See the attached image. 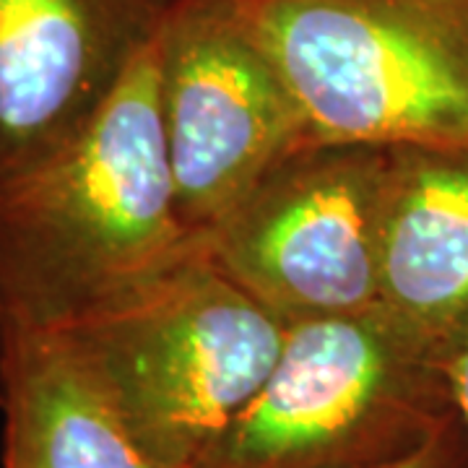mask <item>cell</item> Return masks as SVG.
Here are the masks:
<instances>
[{"label": "cell", "instance_id": "8fae6325", "mask_svg": "<svg viewBox=\"0 0 468 468\" xmlns=\"http://www.w3.org/2000/svg\"><path fill=\"white\" fill-rule=\"evenodd\" d=\"M448 380L452 388V401H455V411L461 417V424L468 435V335L452 349L448 356Z\"/></svg>", "mask_w": 468, "mask_h": 468}, {"label": "cell", "instance_id": "277c9868", "mask_svg": "<svg viewBox=\"0 0 468 468\" xmlns=\"http://www.w3.org/2000/svg\"><path fill=\"white\" fill-rule=\"evenodd\" d=\"M445 356L385 315L292 323L276 365L193 468H380L455 411Z\"/></svg>", "mask_w": 468, "mask_h": 468}, {"label": "cell", "instance_id": "8992f818", "mask_svg": "<svg viewBox=\"0 0 468 468\" xmlns=\"http://www.w3.org/2000/svg\"><path fill=\"white\" fill-rule=\"evenodd\" d=\"M162 125L185 227L229 214L310 144L300 110L229 0H180L162 32Z\"/></svg>", "mask_w": 468, "mask_h": 468}, {"label": "cell", "instance_id": "30bf717a", "mask_svg": "<svg viewBox=\"0 0 468 468\" xmlns=\"http://www.w3.org/2000/svg\"><path fill=\"white\" fill-rule=\"evenodd\" d=\"M380 468H468V435L461 424V417L455 414L419 451Z\"/></svg>", "mask_w": 468, "mask_h": 468}, {"label": "cell", "instance_id": "3957f363", "mask_svg": "<svg viewBox=\"0 0 468 468\" xmlns=\"http://www.w3.org/2000/svg\"><path fill=\"white\" fill-rule=\"evenodd\" d=\"M289 323L198 245L159 276L66 328L135 442L193 468L266 383Z\"/></svg>", "mask_w": 468, "mask_h": 468}, {"label": "cell", "instance_id": "6da1fadb", "mask_svg": "<svg viewBox=\"0 0 468 468\" xmlns=\"http://www.w3.org/2000/svg\"><path fill=\"white\" fill-rule=\"evenodd\" d=\"M196 245L165 144L159 34L84 133L0 190V323L66 331Z\"/></svg>", "mask_w": 468, "mask_h": 468}, {"label": "cell", "instance_id": "ba28073f", "mask_svg": "<svg viewBox=\"0 0 468 468\" xmlns=\"http://www.w3.org/2000/svg\"><path fill=\"white\" fill-rule=\"evenodd\" d=\"M378 307L445 362L468 335L466 149H390Z\"/></svg>", "mask_w": 468, "mask_h": 468}, {"label": "cell", "instance_id": "52a82bcc", "mask_svg": "<svg viewBox=\"0 0 468 468\" xmlns=\"http://www.w3.org/2000/svg\"><path fill=\"white\" fill-rule=\"evenodd\" d=\"M180 0H0V190L70 146Z\"/></svg>", "mask_w": 468, "mask_h": 468}, {"label": "cell", "instance_id": "9c48e42d", "mask_svg": "<svg viewBox=\"0 0 468 468\" xmlns=\"http://www.w3.org/2000/svg\"><path fill=\"white\" fill-rule=\"evenodd\" d=\"M3 468H162L66 331L0 323Z\"/></svg>", "mask_w": 468, "mask_h": 468}, {"label": "cell", "instance_id": "7a4b0ae2", "mask_svg": "<svg viewBox=\"0 0 468 468\" xmlns=\"http://www.w3.org/2000/svg\"><path fill=\"white\" fill-rule=\"evenodd\" d=\"M310 144L468 151V0H229Z\"/></svg>", "mask_w": 468, "mask_h": 468}, {"label": "cell", "instance_id": "5b68a950", "mask_svg": "<svg viewBox=\"0 0 468 468\" xmlns=\"http://www.w3.org/2000/svg\"><path fill=\"white\" fill-rule=\"evenodd\" d=\"M390 149L307 144L201 234L206 255L284 323L378 307Z\"/></svg>", "mask_w": 468, "mask_h": 468}]
</instances>
